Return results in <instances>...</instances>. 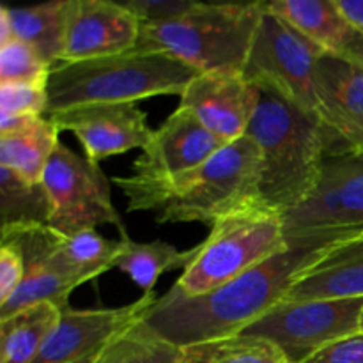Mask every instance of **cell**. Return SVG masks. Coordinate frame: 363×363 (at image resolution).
Listing matches in <instances>:
<instances>
[{
	"mask_svg": "<svg viewBox=\"0 0 363 363\" xmlns=\"http://www.w3.org/2000/svg\"><path fill=\"white\" fill-rule=\"evenodd\" d=\"M360 230L363 229L287 234L289 247L275 257L202 296H186L172 286L145 308L142 319L181 350L240 335L282 301L293 284L330 248Z\"/></svg>",
	"mask_w": 363,
	"mask_h": 363,
	"instance_id": "cell-1",
	"label": "cell"
},
{
	"mask_svg": "<svg viewBox=\"0 0 363 363\" xmlns=\"http://www.w3.org/2000/svg\"><path fill=\"white\" fill-rule=\"evenodd\" d=\"M261 152L248 135L230 142L190 172L170 179L113 177L128 211H152L158 223L201 222L211 227L227 213L259 201Z\"/></svg>",
	"mask_w": 363,
	"mask_h": 363,
	"instance_id": "cell-2",
	"label": "cell"
},
{
	"mask_svg": "<svg viewBox=\"0 0 363 363\" xmlns=\"http://www.w3.org/2000/svg\"><path fill=\"white\" fill-rule=\"evenodd\" d=\"M261 99L247 135L261 152L259 202L282 215L300 208L314 194L326 155L323 123L259 87Z\"/></svg>",
	"mask_w": 363,
	"mask_h": 363,
	"instance_id": "cell-3",
	"label": "cell"
},
{
	"mask_svg": "<svg viewBox=\"0 0 363 363\" xmlns=\"http://www.w3.org/2000/svg\"><path fill=\"white\" fill-rule=\"evenodd\" d=\"M197 71L172 55L135 48L117 55L60 62L48 80V117L91 103H137L155 96H181Z\"/></svg>",
	"mask_w": 363,
	"mask_h": 363,
	"instance_id": "cell-4",
	"label": "cell"
},
{
	"mask_svg": "<svg viewBox=\"0 0 363 363\" xmlns=\"http://www.w3.org/2000/svg\"><path fill=\"white\" fill-rule=\"evenodd\" d=\"M266 2L204 4L162 23H142L138 48L165 52L197 73L245 71Z\"/></svg>",
	"mask_w": 363,
	"mask_h": 363,
	"instance_id": "cell-5",
	"label": "cell"
},
{
	"mask_svg": "<svg viewBox=\"0 0 363 363\" xmlns=\"http://www.w3.org/2000/svg\"><path fill=\"white\" fill-rule=\"evenodd\" d=\"M289 247L284 215L248 202L227 213L209 227L197 254L174 286L186 296H202Z\"/></svg>",
	"mask_w": 363,
	"mask_h": 363,
	"instance_id": "cell-6",
	"label": "cell"
},
{
	"mask_svg": "<svg viewBox=\"0 0 363 363\" xmlns=\"http://www.w3.org/2000/svg\"><path fill=\"white\" fill-rule=\"evenodd\" d=\"M363 298L282 300L241 335L272 342L287 363H305L328 344L358 332Z\"/></svg>",
	"mask_w": 363,
	"mask_h": 363,
	"instance_id": "cell-7",
	"label": "cell"
},
{
	"mask_svg": "<svg viewBox=\"0 0 363 363\" xmlns=\"http://www.w3.org/2000/svg\"><path fill=\"white\" fill-rule=\"evenodd\" d=\"M325 53L266 7L243 73L257 87L272 89L291 105L318 116L315 67Z\"/></svg>",
	"mask_w": 363,
	"mask_h": 363,
	"instance_id": "cell-8",
	"label": "cell"
},
{
	"mask_svg": "<svg viewBox=\"0 0 363 363\" xmlns=\"http://www.w3.org/2000/svg\"><path fill=\"white\" fill-rule=\"evenodd\" d=\"M41 184L50 202L48 225L64 236L105 223L117 227L121 236L128 234L112 202L110 179L98 163L59 144Z\"/></svg>",
	"mask_w": 363,
	"mask_h": 363,
	"instance_id": "cell-9",
	"label": "cell"
},
{
	"mask_svg": "<svg viewBox=\"0 0 363 363\" xmlns=\"http://www.w3.org/2000/svg\"><path fill=\"white\" fill-rule=\"evenodd\" d=\"M287 234L363 229V151L325 155L314 194L284 215Z\"/></svg>",
	"mask_w": 363,
	"mask_h": 363,
	"instance_id": "cell-10",
	"label": "cell"
},
{
	"mask_svg": "<svg viewBox=\"0 0 363 363\" xmlns=\"http://www.w3.org/2000/svg\"><path fill=\"white\" fill-rule=\"evenodd\" d=\"M62 238L64 234L50 225L14 227L2 233V241L13 243L23 255L25 279L13 296L0 305V319L45 301L55 303L60 311L69 307L67 298L82 282L64 261Z\"/></svg>",
	"mask_w": 363,
	"mask_h": 363,
	"instance_id": "cell-11",
	"label": "cell"
},
{
	"mask_svg": "<svg viewBox=\"0 0 363 363\" xmlns=\"http://www.w3.org/2000/svg\"><path fill=\"white\" fill-rule=\"evenodd\" d=\"M59 131H71L92 163L144 149L152 131L147 113L135 103H91L50 116Z\"/></svg>",
	"mask_w": 363,
	"mask_h": 363,
	"instance_id": "cell-12",
	"label": "cell"
},
{
	"mask_svg": "<svg viewBox=\"0 0 363 363\" xmlns=\"http://www.w3.org/2000/svg\"><path fill=\"white\" fill-rule=\"evenodd\" d=\"M261 91L243 71L199 73L181 94L179 106L194 113L223 144L245 137Z\"/></svg>",
	"mask_w": 363,
	"mask_h": 363,
	"instance_id": "cell-13",
	"label": "cell"
},
{
	"mask_svg": "<svg viewBox=\"0 0 363 363\" xmlns=\"http://www.w3.org/2000/svg\"><path fill=\"white\" fill-rule=\"evenodd\" d=\"M156 293L117 308H64L59 323L32 363H77L98 354L110 340L137 321L156 300Z\"/></svg>",
	"mask_w": 363,
	"mask_h": 363,
	"instance_id": "cell-14",
	"label": "cell"
},
{
	"mask_svg": "<svg viewBox=\"0 0 363 363\" xmlns=\"http://www.w3.org/2000/svg\"><path fill=\"white\" fill-rule=\"evenodd\" d=\"M142 23L123 4L69 0L62 62L99 59L137 48Z\"/></svg>",
	"mask_w": 363,
	"mask_h": 363,
	"instance_id": "cell-15",
	"label": "cell"
},
{
	"mask_svg": "<svg viewBox=\"0 0 363 363\" xmlns=\"http://www.w3.org/2000/svg\"><path fill=\"white\" fill-rule=\"evenodd\" d=\"M225 145L194 113L177 106L176 112L152 131L151 140L133 162V176L170 179L201 167Z\"/></svg>",
	"mask_w": 363,
	"mask_h": 363,
	"instance_id": "cell-16",
	"label": "cell"
},
{
	"mask_svg": "<svg viewBox=\"0 0 363 363\" xmlns=\"http://www.w3.org/2000/svg\"><path fill=\"white\" fill-rule=\"evenodd\" d=\"M363 298V230L330 248L287 291L284 300Z\"/></svg>",
	"mask_w": 363,
	"mask_h": 363,
	"instance_id": "cell-17",
	"label": "cell"
},
{
	"mask_svg": "<svg viewBox=\"0 0 363 363\" xmlns=\"http://www.w3.org/2000/svg\"><path fill=\"white\" fill-rule=\"evenodd\" d=\"M59 128L50 117L0 113V167L28 183H41L50 158L59 147Z\"/></svg>",
	"mask_w": 363,
	"mask_h": 363,
	"instance_id": "cell-18",
	"label": "cell"
},
{
	"mask_svg": "<svg viewBox=\"0 0 363 363\" xmlns=\"http://www.w3.org/2000/svg\"><path fill=\"white\" fill-rule=\"evenodd\" d=\"M315 92L323 128L335 130L363 119V67L337 53H325L315 67Z\"/></svg>",
	"mask_w": 363,
	"mask_h": 363,
	"instance_id": "cell-19",
	"label": "cell"
},
{
	"mask_svg": "<svg viewBox=\"0 0 363 363\" xmlns=\"http://www.w3.org/2000/svg\"><path fill=\"white\" fill-rule=\"evenodd\" d=\"M266 7L326 53L342 55L357 32L337 0H273L266 2Z\"/></svg>",
	"mask_w": 363,
	"mask_h": 363,
	"instance_id": "cell-20",
	"label": "cell"
},
{
	"mask_svg": "<svg viewBox=\"0 0 363 363\" xmlns=\"http://www.w3.org/2000/svg\"><path fill=\"white\" fill-rule=\"evenodd\" d=\"M67 6L69 0H53L30 7H6L14 38L30 45L52 67L62 62Z\"/></svg>",
	"mask_w": 363,
	"mask_h": 363,
	"instance_id": "cell-21",
	"label": "cell"
},
{
	"mask_svg": "<svg viewBox=\"0 0 363 363\" xmlns=\"http://www.w3.org/2000/svg\"><path fill=\"white\" fill-rule=\"evenodd\" d=\"M60 314L55 303L45 301L0 319V363H32Z\"/></svg>",
	"mask_w": 363,
	"mask_h": 363,
	"instance_id": "cell-22",
	"label": "cell"
},
{
	"mask_svg": "<svg viewBox=\"0 0 363 363\" xmlns=\"http://www.w3.org/2000/svg\"><path fill=\"white\" fill-rule=\"evenodd\" d=\"M197 254V247L190 250H177L174 245L162 240L138 243L130 236H121V250L113 268L130 277L144 294L155 291L160 277L174 269H186Z\"/></svg>",
	"mask_w": 363,
	"mask_h": 363,
	"instance_id": "cell-23",
	"label": "cell"
},
{
	"mask_svg": "<svg viewBox=\"0 0 363 363\" xmlns=\"http://www.w3.org/2000/svg\"><path fill=\"white\" fill-rule=\"evenodd\" d=\"M94 363H183V350L163 339L140 315L99 351Z\"/></svg>",
	"mask_w": 363,
	"mask_h": 363,
	"instance_id": "cell-24",
	"label": "cell"
},
{
	"mask_svg": "<svg viewBox=\"0 0 363 363\" xmlns=\"http://www.w3.org/2000/svg\"><path fill=\"white\" fill-rule=\"evenodd\" d=\"M2 233L25 225H48L50 202L41 183H28L13 170L0 167Z\"/></svg>",
	"mask_w": 363,
	"mask_h": 363,
	"instance_id": "cell-25",
	"label": "cell"
},
{
	"mask_svg": "<svg viewBox=\"0 0 363 363\" xmlns=\"http://www.w3.org/2000/svg\"><path fill=\"white\" fill-rule=\"evenodd\" d=\"M64 261L82 284L103 275L116 266L121 240L110 241L96 229H84L62 238Z\"/></svg>",
	"mask_w": 363,
	"mask_h": 363,
	"instance_id": "cell-26",
	"label": "cell"
},
{
	"mask_svg": "<svg viewBox=\"0 0 363 363\" xmlns=\"http://www.w3.org/2000/svg\"><path fill=\"white\" fill-rule=\"evenodd\" d=\"M183 363H287L268 340L233 335L211 342L184 347Z\"/></svg>",
	"mask_w": 363,
	"mask_h": 363,
	"instance_id": "cell-27",
	"label": "cell"
},
{
	"mask_svg": "<svg viewBox=\"0 0 363 363\" xmlns=\"http://www.w3.org/2000/svg\"><path fill=\"white\" fill-rule=\"evenodd\" d=\"M52 66L38 55L30 45L13 38L0 45V84L30 82L48 85Z\"/></svg>",
	"mask_w": 363,
	"mask_h": 363,
	"instance_id": "cell-28",
	"label": "cell"
},
{
	"mask_svg": "<svg viewBox=\"0 0 363 363\" xmlns=\"http://www.w3.org/2000/svg\"><path fill=\"white\" fill-rule=\"evenodd\" d=\"M48 112V85L30 82L0 84V113L18 117H45Z\"/></svg>",
	"mask_w": 363,
	"mask_h": 363,
	"instance_id": "cell-29",
	"label": "cell"
},
{
	"mask_svg": "<svg viewBox=\"0 0 363 363\" xmlns=\"http://www.w3.org/2000/svg\"><path fill=\"white\" fill-rule=\"evenodd\" d=\"M138 18L140 23H162L194 9L195 0H126L121 2Z\"/></svg>",
	"mask_w": 363,
	"mask_h": 363,
	"instance_id": "cell-30",
	"label": "cell"
},
{
	"mask_svg": "<svg viewBox=\"0 0 363 363\" xmlns=\"http://www.w3.org/2000/svg\"><path fill=\"white\" fill-rule=\"evenodd\" d=\"M25 279V261L18 247L9 241L0 245V305L6 303Z\"/></svg>",
	"mask_w": 363,
	"mask_h": 363,
	"instance_id": "cell-31",
	"label": "cell"
},
{
	"mask_svg": "<svg viewBox=\"0 0 363 363\" xmlns=\"http://www.w3.org/2000/svg\"><path fill=\"white\" fill-rule=\"evenodd\" d=\"M305 363H363V333L357 332L328 344Z\"/></svg>",
	"mask_w": 363,
	"mask_h": 363,
	"instance_id": "cell-32",
	"label": "cell"
},
{
	"mask_svg": "<svg viewBox=\"0 0 363 363\" xmlns=\"http://www.w3.org/2000/svg\"><path fill=\"white\" fill-rule=\"evenodd\" d=\"M325 131V144L326 155L344 151H363V119L351 123L347 126L335 128V130Z\"/></svg>",
	"mask_w": 363,
	"mask_h": 363,
	"instance_id": "cell-33",
	"label": "cell"
},
{
	"mask_svg": "<svg viewBox=\"0 0 363 363\" xmlns=\"http://www.w3.org/2000/svg\"><path fill=\"white\" fill-rule=\"evenodd\" d=\"M337 6L351 27L363 34V0H337Z\"/></svg>",
	"mask_w": 363,
	"mask_h": 363,
	"instance_id": "cell-34",
	"label": "cell"
},
{
	"mask_svg": "<svg viewBox=\"0 0 363 363\" xmlns=\"http://www.w3.org/2000/svg\"><path fill=\"white\" fill-rule=\"evenodd\" d=\"M342 57H347L353 62L360 64L363 67V34L362 32H354V35L351 38V41L347 43L346 50L342 52Z\"/></svg>",
	"mask_w": 363,
	"mask_h": 363,
	"instance_id": "cell-35",
	"label": "cell"
},
{
	"mask_svg": "<svg viewBox=\"0 0 363 363\" xmlns=\"http://www.w3.org/2000/svg\"><path fill=\"white\" fill-rule=\"evenodd\" d=\"M96 357H98V354H94V357H89V358H85V360H80V362H77V363H94Z\"/></svg>",
	"mask_w": 363,
	"mask_h": 363,
	"instance_id": "cell-36",
	"label": "cell"
},
{
	"mask_svg": "<svg viewBox=\"0 0 363 363\" xmlns=\"http://www.w3.org/2000/svg\"><path fill=\"white\" fill-rule=\"evenodd\" d=\"M358 332L363 333V307H362V314H360V325H358Z\"/></svg>",
	"mask_w": 363,
	"mask_h": 363,
	"instance_id": "cell-37",
	"label": "cell"
}]
</instances>
